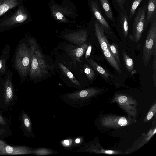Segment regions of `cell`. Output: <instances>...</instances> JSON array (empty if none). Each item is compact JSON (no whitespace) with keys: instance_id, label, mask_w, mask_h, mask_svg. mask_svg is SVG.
<instances>
[{"instance_id":"14","label":"cell","mask_w":156,"mask_h":156,"mask_svg":"<svg viewBox=\"0 0 156 156\" xmlns=\"http://www.w3.org/2000/svg\"><path fill=\"white\" fill-rule=\"evenodd\" d=\"M156 9V0H149L147 6V13L145 17L144 30L151 21L152 18L154 15Z\"/></svg>"},{"instance_id":"7","label":"cell","mask_w":156,"mask_h":156,"mask_svg":"<svg viewBox=\"0 0 156 156\" xmlns=\"http://www.w3.org/2000/svg\"><path fill=\"white\" fill-rule=\"evenodd\" d=\"M12 79V73L9 72H6L4 78L3 90L5 105L9 104L13 98L14 89Z\"/></svg>"},{"instance_id":"20","label":"cell","mask_w":156,"mask_h":156,"mask_svg":"<svg viewBox=\"0 0 156 156\" xmlns=\"http://www.w3.org/2000/svg\"><path fill=\"white\" fill-rule=\"evenodd\" d=\"M99 1L107 16L111 20L113 21V15L108 0H99Z\"/></svg>"},{"instance_id":"18","label":"cell","mask_w":156,"mask_h":156,"mask_svg":"<svg viewBox=\"0 0 156 156\" xmlns=\"http://www.w3.org/2000/svg\"><path fill=\"white\" fill-rule=\"evenodd\" d=\"M128 18L125 10L120 13V23L124 37H126L128 34L129 27Z\"/></svg>"},{"instance_id":"15","label":"cell","mask_w":156,"mask_h":156,"mask_svg":"<svg viewBox=\"0 0 156 156\" xmlns=\"http://www.w3.org/2000/svg\"><path fill=\"white\" fill-rule=\"evenodd\" d=\"M18 0H0V16L18 5Z\"/></svg>"},{"instance_id":"19","label":"cell","mask_w":156,"mask_h":156,"mask_svg":"<svg viewBox=\"0 0 156 156\" xmlns=\"http://www.w3.org/2000/svg\"><path fill=\"white\" fill-rule=\"evenodd\" d=\"M58 65L61 70L73 83L78 86H80V83L66 67L61 63H59Z\"/></svg>"},{"instance_id":"26","label":"cell","mask_w":156,"mask_h":156,"mask_svg":"<svg viewBox=\"0 0 156 156\" xmlns=\"http://www.w3.org/2000/svg\"><path fill=\"white\" fill-rule=\"evenodd\" d=\"M22 119L24 125L27 131L31 133H32L31 128V122L28 115L24 113L22 115Z\"/></svg>"},{"instance_id":"38","label":"cell","mask_w":156,"mask_h":156,"mask_svg":"<svg viewBox=\"0 0 156 156\" xmlns=\"http://www.w3.org/2000/svg\"><path fill=\"white\" fill-rule=\"evenodd\" d=\"M131 72V73L133 74L136 73V71L134 69Z\"/></svg>"},{"instance_id":"25","label":"cell","mask_w":156,"mask_h":156,"mask_svg":"<svg viewBox=\"0 0 156 156\" xmlns=\"http://www.w3.org/2000/svg\"><path fill=\"white\" fill-rule=\"evenodd\" d=\"M56 153H57V152L53 150L46 148H40L34 150L33 154L44 155L52 154Z\"/></svg>"},{"instance_id":"21","label":"cell","mask_w":156,"mask_h":156,"mask_svg":"<svg viewBox=\"0 0 156 156\" xmlns=\"http://www.w3.org/2000/svg\"><path fill=\"white\" fill-rule=\"evenodd\" d=\"M122 54L125 66L128 71L131 73L134 67L133 60L124 51H122Z\"/></svg>"},{"instance_id":"34","label":"cell","mask_w":156,"mask_h":156,"mask_svg":"<svg viewBox=\"0 0 156 156\" xmlns=\"http://www.w3.org/2000/svg\"><path fill=\"white\" fill-rule=\"evenodd\" d=\"M119 6L122 9L123 8L126 0H115Z\"/></svg>"},{"instance_id":"37","label":"cell","mask_w":156,"mask_h":156,"mask_svg":"<svg viewBox=\"0 0 156 156\" xmlns=\"http://www.w3.org/2000/svg\"><path fill=\"white\" fill-rule=\"evenodd\" d=\"M6 124V122L3 117L0 115V124L5 125Z\"/></svg>"},{"instance_id":"32","label":"cell","mask_w":156,"mask_h":156,"mask_svg":"<svg viewBox=\"0 0 156 156\" xmlns=\"http://www.w3.org/2000/svg\"><path fill=\"white\" fill-rule=\"evenodd\" d=\"M83 142V139L82 137L79 136L74 139V142L76 147H77L81 145Z\"/></svg>"},{"instance_id":"2","label":"cell","mask_w":156,"mask_h":156,"mask_svg":"<svg viewBox=\"0 0 156 156\" xmlns=\"http://www.w3.org/2000/svg\"><path fill=\"white\" fill-rule=\"evenodd\" d=\"M15 66L20 77L24 78L29 74L31 63V51L24 43L18 47L15 58Z\"/></svg>"},{"instance_id":"23","label":"cell","mask_w":156,"mask_h":156,"mask_svg":"<svg viewBox=\"0 0 156 156\" xmlns=\"http://www.w3.org/2000/svg\"><path fill=\"white\" fill-rule=\"evenodd\" d=\"M51 9L52 15L56 20L62 22H67V20L58 8L53 6Z\"/></svg>"},{"instance_id":"22","label":"cell","mask_w":156,"mask_h":156,"mask_svg":"<svg viewBox=\"0 0 156 156\" xmlns=\"http://www.w3.org/2000/svg\"><path fill=\"white\" fill-rule=\"evenodd\" d=\"M5 50H3L0 59V72L2 73H4L5 72L6 63L9 55L8 50L7 51V49L6 50V49Z\"/></svg>"},{"instance_id":"3","label":"cell","mask_w":156,"mask_h":156,"mask_svg":"<svg viewBox=\"0 0 156 156\" xmlns=\"http://www.w3.org/2000/svg\"><path fill=\"white\" fill-rule=\"evenodd\" d=\"M100 92V90L90 88L71 93L62 94L60 99L67 104L76 108H80L89 98Z\"/></svg>"},{"instance_id":"13","label":"cell","mask_w":156,"mask_h":156,"mask_svg":"<svg viewBox=\"0 0 156 156\" xmlns=\"http://www.w3.org/2000/svg\"><path fill=\"white\" fill-rule=\"evenodd\" d=\"M129 96L122 94L117 95L114 98V100L117 102L123 109L129 112L130 105L134 103V101Z\"/></svg>"},{"instance_id":"8","label":"cell","mask_w":156,"mask_h":156,"mask_svg":"<svg viewBox=\"0 0 156 156\" xmlns=\"http://www.w3.org/2000/svg\"><path fill=\"white\" fill-rule=\"evenodd\" d=\"M101 122L103 126L112 127L125 126L129 123L125 117L112 115L107 116L102 118Z\"/></svg>"},{"instance_id":"1","label":"cell","mask_w":156,"mask_h":156,"mask_svg":"<svg viewBox=\"0 0 156 156\" xmlns=\"http://www.w3.org/2000/svg\"><path fill=\"white\" fill-rule=\"evenodd\" d=\"M28 41L31 51V63L28 74L32 79L41 78L48 73V65L35 40L30 38Z\"/></svg>"},{"instance_id":"35","label":"cell","mask_w":156,"mask_h":156,"mask_svg":"<svg viewBox=\"0 0 156 156\" xmlns=\"http://www.w3.org/2000/svg\"><path fill=\"white\" fill-rule=\"evenodd\" d=\"M101 151L102 152H101V153H102L108 154H113L117 153V152L110 150L102 151Z\"/></svg>"},{"instance_id":"28","label":"cell","mask_w":156,"mask_h":156,"mask_svg":"<svg viewBox=\"0 0 156 156\" xmlns=\"http://www.w3.org/2000/svg\"><path fill=\"white\" fill-rule=\"evenodd\" d=\"M84 72L88 79L90 80H93L95 75L94 70L87 64L84 65Z\"/></svg>"},{"instance_id":"17","label":"cell","mask_w":156,"mask_h":156,"mask_svg":"<svg viewBox=\"0 0 156 156\" xmlns=\"http://www.w3.org/2000/svg\"><path fill=\"white\" fill-rule=\"evenodd\" d=\"M102 51L105 58L110 65L117 72L121 73L120 67L111 53L108 47L105 50Z\"/></svg>"},{"instance_id":"33","label":"cell","mask_w":156,"mask_h":156,"mask_svg":"<svg viewBox=\"0 0 156 156\" xmlns=\"http://www.w3.org/2000/svg\"><path fill=\"white\" fill-rule=\"evenodd\" d=\"M91 50L92 46L91 45H90L88 46L86 50L85 54V58H87L90 56Z\"/></svg>"},{"instance_id":"31","label":"cell","mask_w":156,"mask_h":156,"mask_svg":"<svg viewBox=\"0 0 156 156\" xmlns=\"http://www.w3.org/2000/svg\"><path fill=\"white\" fill-rule=\"evenodd\" d=\"M74 139H68L64 140L61 141L62 145L67 148H70V147H74L73 142L74 141Z\"/></svg>"},{"instance_id":"11","label":"cell","mask_w":156,"mask_h":156,"mask_svg":"<svg viewBox=\"0 0 156 156\" xmlns=\"http://www.w3.org/2000/svg\"><path fill=\"white\" fill-rule=\"evenodd\" d=\"M96 36L98 39L102 51L105 50L108 48V42L104 35V29L103 27L96 21L94 24Z\"/></svg>"},{"instance_id":"16","label":"cell","mask_w":156,"mask_h":156,"mask_svg":"<svg viewBox=\"0 0 156 156\" xmlns=\"http://www.w3.org/2000/svg\"><path fill=\"white\" fill-rule=\"evenodd\" d=\"M87 61L92 67L105 79H108L110 77L112 76L102 67L99 65L91 58L87 59Z\"/></svg>"},{"instance_id":"30","label":"cell","mask_w":156,"mask_h":156,"mask_svg":"<svg viewBox=\"0 0 156 156\" xmlns=\"http://www.w3.org/2000/svg\"><path fill=\"white\" fill-rule=\"evenodd\" d=\"M153 55H154V60L152 65L153 73L152 77L153 80L155 85L156 82V48L154 50Z\"/></svg>"},{"instance_id":"6","label":"cell","mask_w":156,"mask_h":156,"mask_svg":"<svg viewBox=\"0 0 156 156\" xmlns=\"http://www.w3.org/2000/svg\"><path fill=\"white\" fill-rule=\"evenodd\" d=\"M34 150L25 146H12L0 140V155L33 154Z\"/></svg>"},{"instance_id":"10","label":"cell","mask_w":156,"mask_h":156,"mask_svg":"<svg viewBox=\"0 0 156 156\" xmlns=\"http://www.w3.org/2000/svg\"><path fill=\"white\" fill-rule=\"evenodd\" d=\"M87 31L81 30L66 35L65 38L68 40L77 45L81 46L85 44L87 38Z\"/></svg>"},{"instance_id":"29","label":"cell","mask_w":156,"mask_h":156,"mask_svg":"<svg viewBox=\"0 0 156 156\" xmlns=\"http://www.w3.org/2000/svg\"><path fill=\"white\" fill-rule=\"evenodd\" d=\"M88 46V45L85 43L80 46V47L76 49L75 53L76 57L79 58L82 56L85 52Z\"/></svg>"},{"instance_id":"5","label":"cell","mask_w":156,"mask_h":156,"mask_svg":"<svg viewBox=\"0 0 156 156\" xmlns=\"http://www.w3.org/2000/svg\"><path fill=\"white\" fill-rule=\"evenodd\" d=\"M147 9L146 5H144L143 7L141 6L140 7L134 20L133 34L131 36L133 40L136 43H137L140 40L144 30Z\"/></svg>"},{"instance_id":"12","label":"cell","mask_w":156,"mask_h":156,"mask_svg":"<svg viewBox=\"0 0 156 156\" xmlns=\"http://www.w3.org/2000/svg\"><path fill=\"white\" fill-rule=\"evenodd\" d=\"M91 5L92 12L95 17L104 28L109 30V26L102 15L97 2L92 1Z\"/></svg>"},{"instance_id":"27","label":"cell","mask_w":156,"mask_h":156,"mask_svg":"<svg viewBox=\"0 0 156 156\" xmlns=\"http://www.w3.org/2000/svg\"><path fill=\"white\" fill-rule=\"evenodd\" d=\"M143 0H134L131 5L128 19L130 20L135 14L136 11Z\"/></svg>"},{"instance_id":"4","label":"cell","mask_w":156,"mask_h":156,"mask_svg":"<svg viewBox=\"0 0 156 156\" xmlns=\"http://www.w3.org/2000/svg\"><path fill=\"white\" fill-rule=\"evenodd\" d=\"M156 48V22H152L143 46L142 59L144 65L147 67Z\"/></svg>"},{"instance_id":"9","label":"cell","mask_w":156,"mask_h":156,"mask_svg":"<svg viewBox=\"0 0 156 156\" xmlns=\"http://www.w3.org/2000/svg\"><path fill=\"white\" fill-rule=\"evenodd\" d=\"M27 18V15L22 7H20L13 16L3 21L0 25L2 27H9L21 23Z\"/></svg>"},{"instance_id":"24","label":"cell","mask_w":156,"mask_h":156,"mask_svg":"<svg viewBox=\"0 0 156 156\" xmlns=\"http://www.w3.org/2000/svg\"><path fill=\"white\" fill-rule=\"evenodd\" d=\"M108 47L113 57L117 62L120 67H121V62L118 48L114 44H108Z\"/></svg>"},{"instance_id":"36","label":"cell","mask_w":156,"mask_h":156,"mask_svg":"<svg viewBox=\"0 0 156 156\" xmlns=\"http://www.w3.org/2000/svg\"><path fill=\"white\" fill-rule=\"evenodd\" d=\"M154 113L151 110L148 113L147 115L146 119L147 120H150L154 115Z\"/></svg>"}]
</instances>
